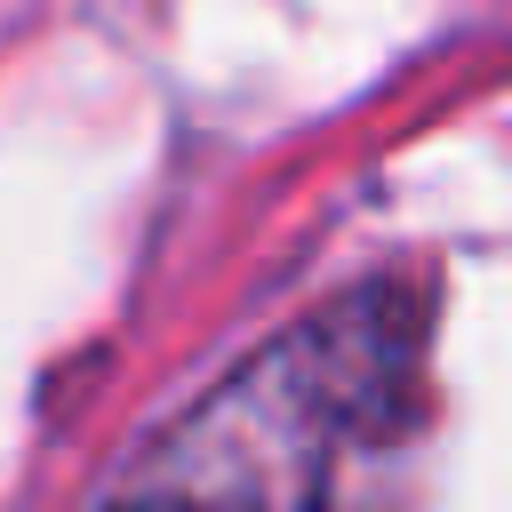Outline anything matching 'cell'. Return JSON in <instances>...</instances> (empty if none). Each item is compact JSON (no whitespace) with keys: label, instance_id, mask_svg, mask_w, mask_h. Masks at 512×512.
<instances>
[{"label":"cell","instance_id":"6da1fadb","mask_svg":"<svg viewBox=\"0 0 512 512\" xmlns=\"http://www.w3.org/2000/svg\"><path fill=\"white\" fill-rule=\"evenodd\" d=\"M344 440V416L280 336L216 400H200L104 512H320L328 456Z\"/></svg>","mask_w":512,"mask_h":512}]
</instances>
